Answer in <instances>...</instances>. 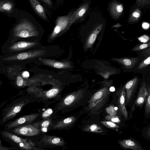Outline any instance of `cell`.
<instances>
[{
  "mask_svg": "<svg viewBox=\"0 0 150 150\" xmlns=\"http://www.w3.org/2000/svg\"><path fill=\"white\" fill-rule=\"evenodd\" d=\"M88 95H86V91L82 90L72 92L62 98L56 105L55 110L65 112L74 109L86 102Z\"/></svg>",
  "mask_w": 150,
  "mask_h": 150,
  "instance_id": "cell-1",
  "label": "cell"
},
{
  "mask_svg": "<svg viewBox=\"0 0 150 150\" xmlns=\"http://www.w3.org/2000/svg\"><path fill=\"white\" fill-rule=\"evenodd\" d=\"M110 91L104 87L93 94L87 102L85 111L91 115H97L107 104L110 96Z\"/></svg>",
  "mask_w": 150,
  "mask_h": 150,
  "instance_id": "cell-2",
  "label": "cell"
},
{
  "mask_svg": "<svg viewBox=\"0 0 150 150\" xmlns=\"http://www.w3.org/2000/svg\"><path fill=\"white\" fill-rule=\"evenodd\" d=\"M30 101L28 98L21 97L13 101L3 110L0 124H3L13 118Z\"/></svg>",
  "mask_w": 150,
  "mask_h": 150,
  "instance_id": "cell-3",
  "label": "cell"
},
{
  "mask_svg": "<svg viewBox=\"0 0 150 150\" xmlns=\"http://www.w3.org/2000/svg\"><path fill=\"white\" fill-rule=\"evenodd\" d=\"M2 136L7 141L16 145L17 147L22 150H38L42 149L38 148L36 143L31 140L21 138L16 135L6 131L1 132Z\"/></svg>",
  "mask_w": 150,
  "mask_h": 150,
  "instance_id": "cell-4",
  "label": "cell"
},
{
  "mask_svg": "<svg viewBox=\"0 0 150 150\" xmlns=\"http://www.w3.org/2000/svg\"><path fill=\"white\" fill-rule=\"evenodd\" d=\"M13 33L15 36L23 38L35 36L38 34V31L33 25L26 20L16 25Z\"/></svg>",
  "mask_w": 150,
  "mask_h": 150,
  "instance_id": "cell-5",
  "label": "cell"
},
{
  "mask_svg": "<svg viewBox=\"0 0 150 150\" xmlns=\"http://www.w3.org/2000/svg\"><path fill=\"white\" fill-rule=\"evenodd\" d=\"M65 143L63 139L58 136L45 135L36 144L38 148H52L63 146Z\"/></svg>",
  "mask_w": 150,
  "mask_h": 150,
  "instance_id": "cell-6",
  "label": "cell"
},
{
  "mask_svg": "<svg viewBox=\"0 0 150 150\" xmlns=\"http://www.w3.org/2000/svg\"><path fill=\"white\" fill-rule=\"evenodd\" d=\"M139 82V79L136 77L127 82L124 87L126 93V105L127 106H131L134 101Z\"/></svg>",
  "mask_w": 150,
  "mask_h": 150,
  "instance_id": "cell-7",
  "label": "cell"
},
{
  "mask_svg": "<svg viewBox=\"0 0 150 150\" xmlns=\"http://www.w3.org/2000/svg\"><path fill=\"white\" fill-rule=\"evenodd\" d=\"M38 113H33L19 117L15 120L9 122L4 126L6 129H11L21 126L31 124L39 116Z\"/></svg>",
  "mask_w": 150,
  "mask_h": 150,
  "instance_id": "cell-8",
  "label": "cell"
},
{
  "mask_svg": "<svg viewBox=\"0 0 150 150\" xmlns=\"http://www.w3.org/2000/svg\"><path fill=\"white\" fill-rule=\"evenodd\" d=\"M147 93L146 84L143 82L139 87L136 99L131 106L129 116H131L136 108H141L145 103Z\"/></svg>",
  "mask_w": 150,
  "mask_h": 150,
  "instance_id": "cell-9",
  "label": "cell"
},
{
  "mask_svg": "<svg viewBox=\"0 0 150 150\" xmlns=\"http://www.w3.org/2000/svg\"><path fill=\"white\" fill-rule=\"evenodd\" d=\"M40 130L31 124L15 128L13 132L16 134L26 136H32L39 134Z\"/></svg>",
  "mask_w": 150,
  "mask_h": 150,
  "instance_id": "cell-10",
  "label": "cell"
},
{
  "mask_svg": "<svg viewBox=\"0 0 150 150\" xmlns=\"http://www.w3.org/2000/svg\"><path fill=\"white\" fill-rule=\"evenodd\" d=\"M126 93L125 90L122 87L116 93V104L118 108L125 120H127L128 113L126 108Z\"/></svg>",
  "mask_w": 150,
  "mask_h": 150,
  "instance_id": "cell-11",
  "label": "cell"
},
{
  "mask_svg": "<svg viewBox=\"0 0 150 150\" xmlns=\"http://www.w3.org/2000/svg\"><path fill=\"white\" fill-rule=\"evenodd\" d=\"M71 16L70 15H68L57 17L55 21L56 25L51 36V38L55 37L66 28L70 21Z\"/></svg>",
  "mask_w": 150,
  "mask_h": 150,
  "instance_id": "cell-12",
  "label": "cell"
},
{
  "mask_svg": "<svg viewBox=\"0 0 150 150\" xmlns=\"http://www.w3.org/2000/svg\"><path fill=\"white\" fill-rule=\"evenodd\" d=\"M76 120V117L75 116H71L64 118L54 123L50 129L54 130L67 129L75 123Z\"/></svg>",
  "mask_w": 150,
  "mask_h": 150,
  "instance_id": "cell-13",
  "label": "cell"
},
{
  "mask_svg": "<svg viewBox=\"0 0 150 150\" xmlns=\"http://www.w3.org/2000/svg\"><path fill=\"white\" fill-rule=\"evenodd\" d=\"M44 52L43 50H38L22 52L13 56L8 57L6 60H25L35 57L42 55Z\"/></svg>",
  "mask_w": 150,
  "mask_h": 150,
  "instance_id": "cell-14",
  "label": "cell"
},
{
  "mask_svg": "<svg viewBox=\"0 0 150 150\" xmlns=\"http://www.w3.org/2000/svg\"><path fill=\"white\" fill-rule=\"evenodd\" d=\"M119 144L123 148L134 150H143L144 149L139 143L131 139L120 140Z\"/></svg>",
  "mask_w": 150,
  "mask_h": 150,
  "instance_id": "cell-15",
  "label": "cell"
},
{
  "mask_svg": "<svg viewBox=\"0 0 150 150\" xmlns=\"http://www.w3.org/2000/svg\"><path fill=\"white\" fill-rule=\"evenodd\" d=\"M53 123L51 118L49 117L44 118L40 121L35 122L33 124L40 131L46 132L47 131V129H50Z\"/></svg>",
  "mask_w": 150,
  "mask_h": 150,
  "instance_id": "cell-16",
  "label": "cell"
},
{
  "mask_svg": "<svg viewBox=\"0 0 150 150\" xmlns=\"http://www.w3.org/2000/svg\"><path fill=\"white\" fill-rule=\"evenodd\" d=\"M35 11L44 20L48 21L45 9L38 0H29Z\"/></svg>",
  "mask_w": 150,
  "mask_h": 150,
  "instance_id": "cell-17",
  "label": "cell"
},
{
  "mask_svg": "<svg viewBox=\"0 0 150 150\" xmlns=\"http://www.w3.org/2000/svg\"><path fill=\"white\" fill-rule=\"evenodd\" d=\"M36 44V43L34 42H19L13 44L9 49L12 51H19L34 47Z\"/></svg>",
  "mask_w": 150,
  "mask_h": 150,
  "instance_id": "cell-18",
  "label": "cell"
},
{
  "mask_svg": "<svg viewBox=\"0 0 150 150\" xmlns=\"http://www.w3.org/2000/svg\"><path fill=\"white\" fill-rule=\"evenodd\" d=\"M138 58L136 57H126L118 60L127 69L133 68L138 61Z\"/></svg>",
  "mask_w": 150,
  "mask_h": 150,
  "instance_id": "cell-19",
  "label": "cell"
},
{
  "mask_svg": "<svg viewBox=\"0 0 150 150\" xmlns=\"http://www.w3.org/2000/svg\"><path fill=\"white\" fill-rule=\"evenodd\" d=\"M123 9L122 5L117 2L113 3L110 7L111 14L116 18H117L120 16Z\"/></svg>",
  "mask_w": 150,
  "mask_h": 150,
  "instance_id": "cell-20",
  "label": "cell"
},
{
  "mask_svg": "<svg viewBox=\"0 0 150 150\" xmlns=\"http://www.w3.org/2000/svg\"><path fill=\"white\" fill-rule=\"evenodd\" d=\"M146 85L147 93L144 106V115L145 118L147 119L150 118V83Z\"/></svg>",
  "mask_w": 150,
  "mask_h": 150,
  "instance_id": "cell-21",
  "label": "cell"
},
{
  "mask_svg": "<svg viewBox=\"0 0 150 150\" xmlns=\"http://www.w3.org/2000/svg\"><path fill=\"white\" fill-rule=\"evenodd\" d=\"M13 4L11 2L7 1H1L0 2V11L10 13L12 11Z\"/></svg>",
  "mask_w": 150,
  "mask_h": 150,
  "instance_id": "cell-22",
  "label": "cell"
},
{
  "mask_svg": "<svg viewBox=\"0 0 150 150\" xmlns=\"http://www.w3.org/2000/svg\"><path fill=\"white\" fill-rule=\"evenodd\" d=\"M88 5H83L79 8L73 15L71 16L70 22L74 21L82 16L85 13L88 8Z\"/></svg>",
  "mask_w": 150,
  "mask_h": 150,
  "instance_id": "cell-23",
  "label": "cell"
},
{
  "mask_svg": "<svg viewBox=\"0 0 150 150\" xmlns=\"http://www.w3.org/2000/svg\"><path fill=\"white\" fill-rule=\"evenodd\" d=\"M42 62L45 64L57 68H64L66 66L64 63L57 62L50 60L44 59Z\"/></svg>",
  "mask_w": 150,
  "mask_h": 150,
  "instance_id": "cell-24",
  "label": "cell"
},
{
  "mask_svg": "<svg viewBox=\"0 0 150 150\" xmlns=\"http://www.w3.org/2000/svg\"><path fill=\"white\" fill-rule=\"evenodd\" d=\"M84 131L95 133H101L103 132L102 129L97 125L93 124L86 126L83 129Z\"/></svg>",
  "mask_w": 150,
  "mask_h": 150,
  "instance_id": "cell-25",
  "label": "cell"
},
{
  "mask_svg": "<svg viewBox=\"0 0 150 150\" xmlns=\"http://www.w3.org/2000/svg\"><path fill=\"white\" fill-rule=\"evenodd\" d=\"M102 26V25H101L98 27L91 35L88 40V42L89 45H92L94 42L96 38L97 35L101 30Z\"/></svg>",
  "mask_w": 150,
  "mask_h": 150,
  "instance_id": "cell-26",
  "label": "cell"
},
{
  "mask_svg": "<svg viewBox=\"0 0 150 150\" xmlns=\"http://www.w3.org/2000/svg\"><path fill=\"white\" fill-rule=\"evenodd\" d=\"M150 47V40L146 43L139 44L133 47L132 51H136L142 50Z\"/></svg>",
  "mask_w": 150,
  "mask_h": 150,
  "instance_id": "cell-27",
  "label": "cell"
},
{
  "mask_svg": "<svg viewBox=\"0 0 150 150\" xmlns=\"http://www.w3.org/2000/svg\"><path fill=\"white\" fill-rule=\"evenodd\" d=\"M141 15V12L139 9H136L131 14L129 21L130 22L137 21Z\"/></svg>",
  "mask_w": 150,
  "mask_h": 150,
  "instance_id": "cell-28",
  "label": "cell"
},
{
  "mask_svg": "<svg viewBox=\"0 0 150 150\" xmlns=\"http://www.w3.org/2000/svg\"><path fill=\"white\" fill-rule=\"evenodd\" d=\"M59 90L58 88H53L47 91L45 95V97L52 98L56 96L59 92Z\"/></svg>",
  "mask_w": 150,
  "mask_h": 150,
  "instance_id": "cell-29",
  "label": "cell"
},
{
  "mask_svg": "<svg viewBox=\"0 0 150 150\" xmlns=\"http://www.w3.org/2000/svg\"><path fill=\"white\" fill-rule=\"evenodd\" d=\"M150 64V54L143 60L139 65L137 68L140 69L145 68Z\"/></svg>",
  "mask_w": 150,
  "mask_h": 150,
  "instance_id": "cell-30",
  "label": "cell"
},
{
  "mask_svg": "<svg viewBox=\"0 0 150 150\" xmlns=\"http://www.w3.org/2000/svg\"><path fill=\"white\" fill-rule=\"evenodd\" d=\"M104 126L111 129H115L119 128L120 126L114 122L111 121H102L100 122Z\"/></svg>",
  "mask_w": 150,
  "mask_h": 150,
  "instance_id": "cell-31",
  "label": "cell"
},
{
  "mask_svg": "<svg viewBox=\"0 0 150 150\" xmlns=\"http://www.w3.org/2000/svg\"><path fill=\"white\" fill-rule=\"evenodd\" d=\"M142 134L144 138L150 141V124L144 128Z\"/></svg>",
  "mask_w": 150,
  "mask_h": 150,
  "instance_id": "cell-32",
  "label": "cell"
},
{
  "mask_svg": "<svg viewBox=\"0 0 150 150\" xmlns=\"http://www.w3.org/2000/svg\"><path fill=\"white\" fill-rule=\"evenodd\" d=\"M106 119L114 122L118 123L120 122L119 118L116 115H109L105 117Z\"/></svg>",
  "mask_w": 150,
  "mask_h": 150,
  "instance_id": "cell-33",
  "label": "cell"
},
{
  "mask_svg": "<svg viewBox=\"0 0 150 150\" xmlns=\"http://www.w3.org/2000/svg\"><path fill=\"white\" fill-rule=\"evenodd\" d=\"M52 112V110L51 109H48L43 113L42 115V117L43 118L50 117L49 116Z\"/></svg>",
  "mask_w": 150,
  "mask_h": 150,
  "instance_id": "cell-34",
  "label": "cell"
},
{
  "mask_svg": "<svg viewBox=\"0 0 150 150\" xmlns=\"http://www.w3.org/2000/svg\"><path fill=\"white\" fill-rule=\"evenodd\" d=\"M107 112L109 114V115H116V110L113 107L110 106L107 108Z\"/></svg>",
  "mask_w": 150,
  "mask_h": 150,
  "instance_id": "cell-35",
  "label": "cell"
},
{
  "mask_svg": "<svg viewBox=\"0 0 150 150\" xmlns=\"http://www.w3.org/2000/svg\"><path fill=\"white\" fill-rule=\"evenodd\" d=\"M16 84L19 86H22L23 84V80L22 78L19 76L16 79Z\"/></svg>",
  "mask_w": 150,
  "mask_h": 150,
  "instance_id": "cell-36",
  "label": "cell"
},
{
  "mask_svg": "<svg viewBox=\"0 0 150 150\" xmlns=\"http://www.w3.org/2000/svg\"><path fill=\"white\" fill-rule=\"evenodd\" d=\"M144 56H147L150 54V47L143 50L142 52Z\"/></svg>",
  "mask_w": 150,
  "mask_h": 150,
  "instance_id": "cell-37",
  "label": "cell"
},
{
  "mask_svg": "<svg viewBox=\"0 0 150 150\" xmlns=\"http://www.w3.org/2000/svg\"><path fill=\"white\" fill-rule=\"evenodd\" d=\"M22 75L24 78L27 79L29 77V74L27 71H24Z\"/></svg>",
  "mask_w": 150,
  "mask_h": 150,
  "instance_id": "cell-38",
  "label": "cell"
},
{
  "mask_svg": "<svg viewBox=\"0 0 150 150\" xmlns=\"http://www.w3.org/2000/svg\"><path fill=\"white\" fill-rule=\"evenodd\" d=\"M142 27L144 29H147L149 27V24L147 23H144L142 24Z\"/></svg>",
  "mask_w": 150,
  "mask_h": 150,
  "instance_id": "cell-39",
  "label": "cell"
},
{
  "mask_svg": "<svg viewBox=\"0 0 150 150\" xmlns=\"http://www.w3.org/2000/svg\"><path fill=\"white\" fill-rule=\"evenodd\" d=\"M48 5L51 6L52 4L51 0H42Z\"/></svg>",
  "mask_w": 150,
  "mask_h": 150,
  "instance_id": "cell-40",
  "label": "cell"
},
{
  "mask_svg": "<svg viewBox=\"0 0 150 150\" xmlns=\"http://www.w3.org/2000/svg\"><path fill=\"white\" fill-rule=\"evenodd\" d=\"M143 3H145L147 4H150V0H143Z\"/></svg>",
  "mask_w": 150,
  "mask_h": 150,
  "instance_id": "cell-41",
  "label": "cell"
},
{
  "mask_svg": "<svg viewBox=\"0 0 150 150\" xmlns=\"http://www.w3.org/2000/svg\"><path fill=\"white\" fill-rule=\"evenodd\" d=\"M110 91H113L115 90V88L113 87H111L110 88Z\"/></svg>",
  "mask_w": 150,
  "mask_h": 150,
  "instance_id": "cell-42",
  "label": "cell"
},
{
  "mask_svg": "<svg viewBox=\"0 0 150 150\" xmlns=\"http://www.w3.org/2000/svg\"><path fill=\"white\" fill-rule=\"evenodd\" d=\"M138 1L139 2L140 1H141L142 0H138Z\"/></svg>",
  "mask_w": 150,
  "mask_h": 150,
  "instance_id": "cell-43",
  "label": "cell"
}]
</instances>
